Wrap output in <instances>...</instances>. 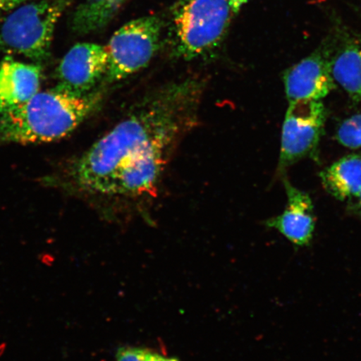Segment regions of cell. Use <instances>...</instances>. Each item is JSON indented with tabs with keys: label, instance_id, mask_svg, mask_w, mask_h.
Listing matches in <instances>:
<instances>
[{
	"label": "cell",
	"instance_id": "9c48e42d",
	"mask_svg": "<svg viewBox=\"0 0 361 361\" xmlns=\"http://www.w3.org/2000/svg\"><path fill=\"white\" fill-rule=\"evenodd\" d=\"M284 188L288 197L286 209L281 215L269 219L266 225L276 229L295 247L309 246L316 224L312 200L287 179L284 180Z\"/></svg>",
	"mask_w": 361,
	"mask_h": 361
},
{
	"label": "cell",
	"instance_id": "3957f363",
	"mask_svg": "<svg viewBox=\"0 0 361 361\" xmlns=\"http://www.w3.org/2000/svg\"><path fill=\"white\" fill-rule=\"evenodd\" d=\"M247 2V0H179L171 13L173 55L191 61L214 51Z\"/></svg>",
	"mask_w": 361,
	"mask_h": 361
},
{
	"label": "cell",
	"instance_id": "e0dca14e",
	"mask_svg": "<svg viewBox=\"0 0 361 361\" xmlns=\"http://www.w3.org/2000/svg\"><path fill=\"white\" fill-rule=\"evenodd\" d=\"M144 361H179L175 358L166 357V356L154 353L146 350L145 355H144Z\"/></svg>",
	"mask_w": 361,
	"mask_h": 361
},
{
	"label": "cell",
	"instance_id": "7a4b0ae2",
	"mask_svg": "<svg viewBox=\"0 0 361 361\" xmlns=\"http://www.w3.org/2000/svg\"><path fill=\"white\" fill-rule=\"evenodd\" d=\"M102 92L75 94L56 87L0 114V144L42 143L66 137L97 109Z\"/></svg>",
	"mask_w": 361,
	"mask_h": 361
},
{
	"label": "cell",
	"instance_id": "277c9868",
	"mask_svg": "<svg viewBox=\"0 0 361 361\" xmlns=\"http://www.w3.org/2000/svg\"><path fill=\"white\" fill-rule=\"evenodd\" d=\"M64 8L63 0H43L16 8L0 29V51L37 62L47 60Z\"/></svg>",
	"mask_w": 361,
	"mask_h": 361
},
{
	"label": "cell",
	"instance_id": "30bf717a",
	"mask_svg": "<svg viewBox=\"0 0 361 361\" xmlns=\"http://www.w3.org/2000/svg\"><path fill=\"white\" fill-rule=\"evenodd\" d=\"M39 66L4 58L0 64V114L29 102L39 92Z\"/></svg>",
	"mask_w": 361,
	"mask_h": 361
},
{
	"label": "cell",
	"instance_id": "5b68a950",
	"mask_svg": "<svg viewBox=\"0 0 361 361\" xmlns=\"http://www.w3.org/2000/svg\"><path fill=\"white\" fill-rule=\"evenodd\" d=\"M161 31V21L153 16L126 23L116 30L106 47V81L123 80L145 68L159 48Z\"/></svg>",
	"mask_w": 361,
	"mask_h": 361
},
{
	"label": "cell",
	"instance_id": "9a60e30c",
	"mask_svg": "<svg viewBox=\"0 0 361 361\" xmlns=\"http://www.w3.org/2000/svg\"><path fill=\"white\" fill-rule=\"evenodd\" d=\"M146 350L125 347L121 348L116 354V361H144Z\"/></svg>",
	"mask_w": 361,
	"mask_h": 361
},
{
	"label": "cell",
	"instance_id": "8fae6325",
	"mask_svg": "<svg viewBox=\"0 0 361 361\" xmlns=\"http://www.w3.org/2000/svg\"><path fill=\"white\" fill-rule=\"evenodd\" d=\"M324 189L340 201L353 200L361 191V156L342 157L320 173Z\"/></svg>",
	"mask_w": 361,
	"mask_h": 361
},
{
	"label": "cell",
	"instance_id": "52a82bcc",
	"mask_svg": "<svg viewBox=\"0 0 361 361\" xmlns=\"http://www.w3.org/2000/svg\"><path fill=\"white\" fill-rule=\"evenodd\" d=\"M107 68L106 47L94 43L75 44L58 67L56 87L80 96L89 94L106 78Z\"/></svg>",
	"mask_w": 361,
	"mask_h": 361
},
{
	"label": "cell",
	"instance_id": "4fadbf2b",
	"mask_svg": "<svg viewBox=\"0 0 361 361\" xmlns=\"http://www.w3.org/2000/svg\"><path fill=\"white\" fill-rule=\"evenodd\" d=\"M124 0H87L78 8L81 23L90 30H96L106 23Z\"/></svg>",
	"mask_w": 361,
	"mask_h": 361
},
{
	"label": "cell",
	"instance_id": "8992f818",
	"mask_svg": "<svg viewBox=\"0 0 361 361\" xmlns=\"http://www.w3.org/2000/svg\"><path fill=\"white\" fill-rule=\"evenodd\" d=\"M326 121V107L320 101L288 103L283 124L279 169L315 156Z\"/></svg>",
	"mask_w": 361,
	"mask_h": 361
},
{
	"label": "cell",
	"instance_id": "ac0fdd59",
	"mask_svg": "<svg viewBox=\"0 0 361 361\" xmlns=\"http://www.w3.org/2000/svg\"><path fill=\"white\" fill-rule=\"evenodd\" d=\"M356 200H357V202H356L355 210L361 216V191Z\"/></svg>",
	"mask_w": 361,
	"mask_h": 361
},
{
	"label": "cell",
	"instance_id": "2e32d148",
	"mask_svg": "<svg viewBox=\"0 0 361 361\" xmlns=\"http://www.w3.org/2000/svg\"><path fill=\"white\" fill-rule=\"evenodd\" d=\"M24 1L25 0H0V12L12 11Z\"/></svg>",
	"mask_w": 361,
	"mask_h": 361
},
{
	"label": "cell",
	"instance_id": "7c38bea8",
	"mask_svg": "<svg viewBox=\"0 0 361 361\" xmlns=\"http://www.w3.org/2000/svg\"><path fill=\"white\" fill-rule=\"evenodd\" d=\"M329 63L335 82L352 100L361 102V39L345 45Z\"/></svg>",
	"mask_w": 361,
	"mask_h": 361
},
{
	"label": "cell",
	"instance_id": "6da1fadb",
	"mask_svg": "<svg viewBox=\"0 0 361 361\" xmlns=\"http://www.w3.org/2000/svg\"><path fill=\"white\" fill-rule=\"evenodd\" d=\"M202 90L200 81L187 80L148 96L75 162V183L107 196L154 192L180 137L196 123Z\"/></svg>",
	"mask_w": 361,
	"mask_h": 361
},
{
	"label": "cell",
	"instance_id": "5bb4252c",
	"mask_svg": "<svg viewBox=\"0 0 361 361\" xmlns=\"http://www.w3.org/2000/svg\"><path fill=\"white\" fill-rule=\"evenodd\" d=\"M336 138L343 146L361 148V112L343 121L337 130Z\"/></svg>",
	"mask_w": 361,
	"mask_h": 361
},
{
	"label": "cell",
	"instance_id": "ba28073f",
	"mask_svg": "<svg viewBox=\"0 0 361 361\" xmlns=\"http://www.w3.org/2000/svg\"><path fill=\"white\" fill-rule=\"evenodd\" d=\"M283 83L288 103L320 101L336 87L331 63L320 55L307 57L287 70Z\"/></svg>",
	"mask_w": 361,
	"mask_h": 361
}]
</instances>
